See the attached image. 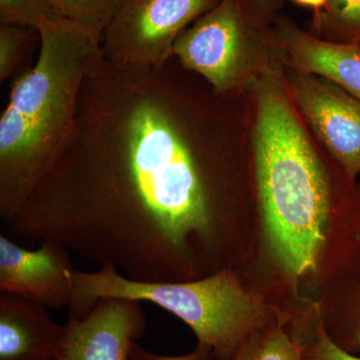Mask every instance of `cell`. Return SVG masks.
<instances>
[{
  "label": "cell",
  "mask_w": 360,
  "mask_h": 360,
  "mask_svg": "<svg viewBox=\"0 0 360 360\" xmlns=\"http://www.w3.org/2000/svg\"><path fill=\"white\" fill-rule=\"evenodd\" d=\"M174 60L146 70L101 60L82 85L72 136L11 232L134 281L198 279L193 251L219 229L210 110Z\"/></svg>",
  "instance_id": "obj_1"
},
{
  "label": "cell",
  "mask_w": 360,
  "mask_h": 360,
  "mask_svg": "<svg viewBox=\"0 0 360 360\" xmlns=\"http://www.w3.org/2000/svg\"><path fill=\"white\" fill-rule=\"evenodd\" d=\"M37 63L14 82L0 117V214L8 221L70 141L82 85L103 59L101 41L68 21L37 28Z\"/></svg>",
  "instance_id": "obj_2"
},
{
  "label": "cell",
  "mask_w": 360,
  "mask_h": 360,
  "mask_svg": "<svg viewBox=\"0 0 360 360\" xmlns=\"http://www.w3.org/2000/svg\"><path fill=\"white\" fill-rule=\"evenodd\" d=\"M255 172L270 250L291 276L315 271L330 219L328 177L278 73L257 78Z\"/></svg>",
  "instance_id": "obj_3"
},
{
  "label": "cell",
  "mask_w": 360,
  "mask_h": 360,
  "mask_svg": "<svg viewBox=\"0 0 360 360\" xmlns=\"http://www.w3.org/2000/svg\"><path fill=\"white\" fill-rule=\"evenodd\" d=\"M70 314L86 316L104 298L151 302L179 317L193 331L198 345L226 360L251 335L274 323L271 311L250 295L227 269L184 281H139L111 265L96 272L73 270Z\"/></svg>",
  "instance_id": "obj_4"
},
{
  "label": "cell",
  "mask_w": 360,
  "mask_h": 360,
  "mask_svg": "<svg viewBox=\"0 0 360 360\" xmlns=\"http://www.w3.org/2000/svg\"><path fill=\"white\" fill-rule=\"evenodd\" d=\"M281 7L279 0H219L182 32L172 56L217 96H227L267 70L257 65V53L276 44Z\"/></svg>",
  "instance_id": "obj_5"
},
{
  "label": "cell",
  "mask_w": 360,
  "mask_h": 360,
  "mask_svg": "<svg viewBox=\"0 0 360 360\" xmlns=\"http://www.w3.org/2000/svg\"><path fill=\"white\" fill-rule=\"evenodd\" d=\"M219 0H122L101 47L111 65L130 70L160 68L182 32Z\"/></svg>",
  "instance_id": "obj_6"
},
{
  "label": "cell",
  "mask_w": 360,
  "mask_h": 360,
  "mask_svg": "<svg viewBox=\"0 0 360 360\" xmlns=\"http://www.w3.org/2000/svg\"><path fill=\"white\" fill-rule=\"evenodd\" d=\"M288 92L349 179L360 175V101L326 78L295 70Z\"/></svg>",
  "instance_id": "obj_7"
},
{
  "label": "cell",
  "mask_w": 360,
  "mask_h": 360,
  "mask_svg": "<svg viewBox=\"0 0 360 360\" xmlns=\"http://www.w3.org/2000/svg\"><path fill=\"white\" fill-rule=\"evenodd\" d=\"M146 329L141 302L104 298L82 319L68 315L56 360H127Z\"/></svg>",
  "instance_id": "obj_8"
},
{
  "label": "cell",
  "mask_w": 360,
  "mask_h": 360,
  "mask_svg": "<svg viewBox=\"0 0 360 360\" xmlns=\"http://www.w3.org/2000/svg\"><path fill=\"white\" fill-rule=\"evenodd\" d=\"M70 251L49 241L25 250L0 234V291L51 309L70 307L73 272Z\"/></svg>",
  "instance_id": "obj_9"
},
{
  "label": "cell",
  "mask_w": 360,
  "mask_h": 360,
  "mask_svg": "<svg viewBox=\"0 0 360 360\" xmlns=\"http://www.w3.org/2000/svg\"><path fill=\"white\" fill-rule=\"evenodd\" d=\"M276 37L293 70L326 78L360 101V47L319 39L281 18Z\"/></svg>",
  "instance_id": "obj_10"
},
{
  "label": "cell",
  "mask_w": 360,
  "mask_h": 360,
  "mask_svg": "<svg viewBox=\"0 0 360 360\" xmlns=\"http://www.w3.org/2000/svg\"><path fill=\"white\" fill-rule=\"evenodd\" d=\"M63 333L44 305L0 291V360H56Z\"/></svg>",
  "instance_id": "obj_11"
},
{
  "label": "cell",
  "mask_w": 360,
  "mask_h": 360,
  "mask_svg": "<svg viewBox=\"0 0 360 360\" xmlns=\"http://www.w3.org/2000/svg\"><path fill=\"white\" fill-rule=\"evenodd\" d=\"M226 360H307L300 341L274 322L255 331Z\"/></svg>",
  "instance_id": "obj_12"
},
{
  "label": "cell",
  "mask_w": 360,
  "mask_h": 360,
  "mask_svg": "<svg viewBox=\"0 0 360 360\" xmlns=\"http://www.w3.org/2000/svg\"><path fill=\"white\" fill-rule=\"evenodd\" d=\"M60 20L103 39L104 30L122 0H49Z\"/></svg>",
  "instance_id": "obj_13"
},
{
  "label": "cell",
  "mask_w": 360,
  "mask_h": 360,
  "mask_svg": "<svg viewBox=\"0 0 360 360\" xmlns=\"http://www.w3.org/2000/svg\"><path fill=\"white\" fill-rule=\"evenodd\" d=\"M314 28L328 33L333 41L360 44V0H328L326 8L315 14Z\"/></svg>",
  "instance_id": "obj_14"
},
{
  "label": "cell",
  "mask_w": 360,
  "mask_h": 360,
  "mask_svg": "<svg viewBox=\"0 0 360 360\" xmlns=\"http://www.w3.org/2000/svg\"><path fill=\"white\" fill-rule=\"evenodd\" d=\"M59 20L49 0H0V23L30 26Z\"/></svg>",
  "instance_id": "obj_15"
},
{
  "label": "cell",
  "mask_w": 360,
  "mask_h": 360,
  "mask_svg": "<svg viewBox=\"0 0 360 360\" xmlns=\"http://www.w3.org/2000/svg\"><path fill=\"white\" fill-rule=\"evenodd\" d=\"M35 34L30 26L0 23V82L11 77Z\"/></svg>",
  "instance_id": "obj_16"
},
{
  "label": "cell",
  "mask_w": 360,
  "mask_h": 360,
  "mask_svg": "<svg viewBox=\"0 0 360 360\" xmlns=\"http://www.w3.org/2000/svg\"><path fill=\"white\" fill-rule=\"evenodd\" d=\"M343 349L360 354V283L348 295L347 307L331 330H326Z\"/></svg>",
  "instance_id": "obj_17"
},
{
  "label": "cell",
  "mask_w": 360,
  "mask_h": 360,
  "mask_svg": "<svg viewBox=\"0 0 360 360\" xmlns=\"http://www.w3.org/2000/svg\"><path fill=\"white\" fill-rule=\"evenodd\" d=\"M300 345L307 360H360V354L343 349L333 340L322 321L315 326L312 340Z\"/></svg>",
  "instance_id": "obj_18"
},
{
  "label": "cell",
  "mask_w": 360,
  "mask_h": 360,
  "mask_svg": "<svg viewBox=\"0 0 360 360\" xmlns=\"http://www.w3.org/2000/svg\"><path fill=\"white\" fill-rule=\"evenodd\" d=\"M127 360H217L212 350L203 345H198L195 349L191 354L181 356H165L149 352L135 342L130 348Z\"/></svg>",
  "instance_id": "obj_19"
},
{
  "label": "cell",
  "mask_w": 360,
  "mask_h": 360,
  "mask_svg": "<svg viewBox=\"0 0 360 360\" xmlns=\"http://www.w3.org/2000/svg\"><path fill=\"white\" fill-rule=\"evenodd\" d=\"M298 6L311 8L315 14H319L326 8L328 0H291Z\"/></svg>",
  "instance_id": "obj_20"
},
{
  "label": "cell",
  "mask_w": 360,
  "mask_h": 360,
  "mask_svg": "<svg viewBox=\"0 0 360 360\" xmlns=\"http://www.w3.org/2000/svg\"><path fill=\"white\" fill-rule=\"evenodd\" d=\"M357 45H359V46L360 47V44H357Z\"/></svg>",
  "instance_id": "obj_21"
},
{
  "label": "cell",
  "mask_w": 360,
  "mask_h": 360,
  "mask_svg": "<svg viewBox=\"0 0 360 360\" xmlns=\"http://www.w3.org/2000/svg\"><path fill=\"white\" fill-rule=\"evenodd\" d=\"M359 189H360V187H359Z\"/></svg>",
  "instance_id": "obj_22"
}]
</instances>
